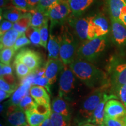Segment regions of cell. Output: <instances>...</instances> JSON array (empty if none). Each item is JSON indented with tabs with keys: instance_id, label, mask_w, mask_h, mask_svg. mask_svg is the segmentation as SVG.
<instances>
[{
	"instance_id": "6da1fadb",
	"label": "cell",
	"mask_w": 126,
	"mask_h": 126,
	"mask_svg": "<svg viewBox=\"0 0 126 126\" xmlns=\"http://www.w3.org/2000/svg\"><path fill=\"white\" fill-rule=\"evenodd\" d=\"M75 77L87 87L96 89L106 85L105 74L90 62L78 58L70 64Z\"/></svg>"
},
{
	"instance_id": "7a4b0ae2",
	"label": "cell",
	"mask_w": 126,
	"mask_h": 126,
	"mask_svg": "<svg viewBox=\"0 0 126 126\" xmlns=\"http://www.w3.org/2000/svg\"><path fill=\"white\" fill-rule=\"evenodd\" d=\"M105 87L94 89L82 100L79 105L76 123H90L92 115L105 95Z\"/></svg>"
},
{
	"instance_id": "3957f363",
	"label": "cell",
	"mask_w": 126,
	"mask_h": 126,
	"mask_svg": "<svg viewBox=\"0 0 126 126\" xmlns=\"http://www.w3.org/2000/svg\"><path fill=\"white\" fill-rule=\"evenodd\" d=\"M75 77L71 69L64 64L60 75L59 96L67 102L74 101L77 97L78 88Z\"/></svg>"
},
{
	"instance_id": "277c9868",
	"label": "cell",
	"mask_w": 126,
	"mask_h": 126,
	"mask_svg": "<svg viewBox=\"0 0 126 126\" xmlns=\"http://www.w3.org/2000/svg\"><path fill=\"white\" fill-rule=\"evenodd\" d=\"M107 42L106 36H104L85 42L77 50L78 58L89 62L95 60L104 51Z\"/></svg>"
},
{
	"instance_id": "5b68a950",
	"label": "cell",
	"mask_w": 126,
	"mask_h": 126,
	"mask_svg": "<svg viewBox=\"0 0 126 126\" xmlns=\"http://www.w3.org/2000/svg\"><path fill=\"white\" fill-rule=\"evenodd\" d=\"M60 58L65 65L70 64L75 60L78 43L68 31H65L61 36Z\"/></svg>"
},
{
	"instance_id": "8992f818",
	"label": "cell",
	"mask_w": 126,
	"mask_h": 126,
	"mask_svg": "<svg viewBox=\"0 0 126 126\" xmlns=\"http://www.w3.org/2000/svg\"><path fill=\"white\" fill-rule=\"evenodd\" d=\"M71 13L68 0H63L59 4L48 11L46 15L50 20V30L57 25H61L65 22L68 16Z\"/></svg>"
},
{
	"instance_id": "52a82bcc",
	"label": "cell",
	"mask_w": 126,
	"mask_h": 126,
	"mask_svg": "<svg viewBox=\"0 0 126 126\" xmlns=\"http://www.w3.org/2000/svg\"><path fill=\"white\" fill-rule=\"evenodd\" d=\"M109 32L108 20L103 16L94 15L89 17L88 40L106 36Z\"/></svg>"
},
{
	"instance_id": "ba28073f",
	"label": "cell",
	"mask_w": 126,
	"mask_h": 126,
	"mask_svg": "<svg viewBox=\"0 0 126 126\" xmlns=\"http://www.w3.org/2000/svg\"><path fill=\"white\" fill-rule=\"evenodd\" d=\"M15 60L27 65L32 72L36 71L40 68L42 63L40 53L27 48L20 50L16 55Z\"/></svg>"
},
{
	"instance_id": "9c48e42d",
	"label": "cell",
	"mask_w": 126,
	"mask_h": 126,
	"mask_svg": "<svg viewBox=\"0 0 126 126\" xmlns=\"http://www.w3.org/2000/svg\"><path fill=\"white\" fill-rule=\"evenodd\" d=\"M6 111L7 126H25L28 124L26 114L23 110L18 106H9L5 102Z\"/></svg>"
},
{
	"instance_id": "30bf717a",
	"label": "cell",
	"mask_w": 126,
	"mask_h": 126,
	"mask_svg": "<svg viewBox=\"0 0 126 126\" xmlns=\"http://www.w3.org/2000/svg\"><path fill=\"white\" fill-rule=\"evenodd\" d=\"M64 64L60 59H49L45 64V76L49 80L52 85L56 82L58 74L64 68Z\"/></svg>"
},
{
	"instance_id": "8fae6325",
	"label": "cell",
	"mask_w": 126,
	"mask_h": 126,
	"mask_svg": "<svg viewBox=\"0 0 126 126\" xmlns=\"http://www.w3.org/2000/svg\"><path fill=\"white\" fill-rule=\"evenodd\" d=\"M117 99H118L117 96H116L115 94H108L106 93H105L103 99L100 102V103L99 104L96 109L94 110L90 123L94 124H96V125L103 126L104 118H105V109L106 104L109 100Z\"/></svg>"
},
{
	"instance_id": "7c38bea8",
	"label": "cell",
	"mask_w": 126,
	"mask_h": 126,
	"mask_svg": "<svg viewBox=\"0 0 126 126\" xmlns=\"http://www.w3.org/2000/svg\"><path fill=\"white\" fill-rule=\"evenodd\" d=\"M105 112V116L117 119L126 116V108L122 102L116 99H111L106 104Z\"/></svg>"
},
{
	"instance_id": "4fadbf2b",
	"label": "cell",
	"mask_w": 126,
	"mask_h": 126,
	"mask_svg": "<svg viewBox=\"0 0 126 126\" xmlns=\"http://www.w3.org/2000/svg\"><path fill=\"white\" fill-rule=\"evenodd\" d=\"M89 23V17L78 18L74 17L69 20V24L74 30V32L81 40L88 39V28Z\"/></svg>"
},
{
	"instance_id": "5bb4252c",
	"label": "cell",
	"mask_w": 126,
	"mask_h": 126,
	"mask_svg": "<svg viewBox=\"0 0 126 126\" xmlns=\"http://www.w3.org/2000/svg\"><path fill=\"white\" fill-rule=\"evenodd\" d=\"M111 34L115 43L119 46L126 45V27L119 20H111Z\"/></svg>"
},
{
	"instance_id": "9a60e30c",
	"label": "cell",
	"mask_w": 126,
	"mask_h": 126,
	"mask_svg": "<svg viewBox=\"0 0 126 126\" xmlns=\"http://www.w3.org/2000/svg\"><path fill=\"white\" fill-rule=\"evenodd\" d=\"M95 0H68L72 15L74 17L80 16Z\"/></svg>"
},
{
	"instance_id": "2e32d148",
	"label": "cell",
	"mask_w": 126,
	"mask_h": 126,
	"mask_svg": "<svg viewBox=\"0 0 126 126\" xmlns=\"http://www.w3.org/2000/svg\"><path fill=\"white\" fill-rule=\"evenodd\" d=\"M52 111L58 113L64 117L71 119V109L69 106L67 101L63 99L62 97L59 96L55 97L51 103Z\"/></svg>"
},
{
	"instance_id": "e0dca14e",
	"label": "cell",
	"mask_w": 126,
	"mask_h": 126,
	"mask_svg": "<svg viewBox=\"0 0 126 126\" xmlns=\"http://www.w3.org/2000/svg\"><path fill=\"white\" fill-rule=\"evenodd\" d=\"M30 94L37 103L50 105L49 94L47 92L45 88L38 85L31 86Z\"/></svg>"
},
{
	"instance_id": "ac0fdd59",
	"label": "cell",
	"mask_w": 126,
	"mask_h": 126,
	"mask_svg": "<svg viewBox=\"0 0 126 126\" xmlns=\"http://www.w3.org/2000/svg\"><path fill=\"white\" fill-rule=\"evenodd\" d=\"M30 83H21L16 91L12 94V96L9 101L6 102L9 106H18L19 103L25 96L28 95L31 88Z\"/></svg>"
},
{
	"instance_id": "d6986e66",
	"label": "cell",
	"mask_w": 126,
	"mask_h": 126,
	"mask_svg": "<svg viewBox=\"0 0 126 126\" xmlns=\"http://www.w3.org/2000/svg\"><path fill=\"white\" fill-rule=\"evenodd\" d=\"M107 5L111 20H119L122 10L126 5V0H107Z\"/></svg>"
},
{
	"instance_id": "ffe728a7",
	"label": "cell",
	"mask_w": 126,
	"mask_h": 126,
	"mask_svg": "<svg viewBox=\"0 0 126 126\" xmlns=\"http://www.w3.org/2000/svg\"><path fill=\"white\" fill-rule=\"evenodd\" d=\"M61 37H57L51 34L50 31L49 40L47 46L49 59H58L60 57V49Z\"/></svg>"
},
{
	"instance_id": "44dd1931",
	"label": "cell",
	"mask_w": 126,
	"mask_h": 126,
	"mask_svg": "<svg viewBox=\"0 0 126 126\" xmlns=\"http://www.w3.org/2000/svg\"><path fill=\"white\" fill-rule=\"evenodd\" d=\"M113 82L117 91L121 86L126 84V63L120 64L115 68L113 75Z\"/></svg>"
},
{
	"instance_id": "7402d4cb",
	"label": "cell",
	"mask_w": 126,
	"mask_h": 126,
	"mask_svg": "<svg viewBox=\"0 0 126 126\" xmlns=\"http://www.w3.org/2000/svg\"><path fill=\"white\" fill-rule=\"evenodd\" d=\"M21 34V33L14 28L7 32L5 33L1 36V50L8 47H13L17 39Z\"/></svg>"
},
{
	"instance_id": "603a6c76",
	"label": "cell",
	"mask_w": 126,
	"mask_h": 126,
	"mask_svg": "<svg viewBox=\"0 0 126 126\" xmlns=\"http://www.w3.org/2000/svg\"><path fill=\"white\" fill-rule=\"evenodd\" d=\"M25 114L28 123L31 126H40L44 121L50 117V115L40 114L33 110L26 111Z\"/></svg>"
},
{
	"instance_id": "cb8c5ba5",
	"label": "cell",
	"mask_w": 126,
	"mask_h": 126,
	"mask_svg": "<svg viewBox=\"0 0 126 126\" xmlns=\"http://www.w3.org/2000/svg\"><path fill=\"white\" fill-rule=\"evenodd\" d=\"M32 13L31 12H24L22 18L17 22L14 23L13 28L18 31L20 33H25L28 28L31 26Z\"/></svg>"
},
{
	"instance_id": "d4e9b609",
	"label": "cell",
	"mask_w": 126,
	"mask_h": 126,
	"mask_svg": "<svg viewBox=\"0 0 126 126\" xmlns=\"http://www.w3.org/2000/svg\"><path fill=\"white\" fill-rule=\"evenodd\" d=\"M32 13L31 26L35 28L39 29L49 18L46 14L42 13L39 11L33 9L30 11Z\"/></svg>"
},
{
	"instance_id": "484cf974",
	"label": "cell",
	"mask_w": 126,
	"mask_h": 126,
	"mask_svg": "<svg viewBox=\"0 0 126 126\" xmlns=\"http://www.w3.org/2000/svg\"><path fill=\"white\" fill-rule=\"evenodd\" d=\"M14 66L17 76L20 79H23L31 73L33 72L27 65L16 60H14Z\"/></svg>"
},
{
	"instance_id": "4316f807",
	"label": "cell",
	"mask_w": 126,
	"mask_h": 126,
	"mask_svg": "<svg viewBox=\"0 0 126 126\" xmlns=\"http://www.w3.org/2000/svg\"><path fill=\"white\" fill-rule=\"evenodd\" d=\"M62 1L63 0H40L36 9L46 15L50 9Z\"/></svg>"
},
{
	"instance_id": "83f0119b",
	"label": "cell",
	"mask_w": 126,
	"mask_h": 126,
	"mask_svg": "<svg viewBox=\"0 0 126 126\" xmlns=\"http://www.w3.org/2000/svg\"><path fill=\"white\" fill-rule=\"evenodd\" d=\"M23 14L24 12L16 8L9 9L3 12L2 16L6 20L14 23L17 22L22 18Z\"/></svg>"
},
{
	"instance_id": "f1b7e54d",
	"label": "cell",
	"mask_w": 126,
	"mask_h": 126,
	"mask_svg": "<svg viewBox=\"0 0 126 126\" xmlns=\"http://www.w3.org/2000/svg\"><path fill=\"white\" fill-rule=\"evenodd\" d=\"M50 119L53 126H71V119L52 111Z\"/></svg>"
},
{
	"instance_id": "f546056e",
	"label": "cell",
	"mask_w": 126,
	"mask_h": 126,
	"mask_svg": "<svg viewBox=\"0 0 126 126\" xmlns=\"http://www.w3.org/2000/svg\"><path fill=\"white\" fill-rule=\"evenodd\" d=\"M15 52L13 47H8L1 49L0 54L1 63L5 64H10L11 61Z\"/></svg>"
},
{
	"instance_id": "4dcf8cb0",
	"label": "cell",
	"mask_w": 126,
	"mask_h": 126,
	"mask_svg": "<svg viewBox=\"0 0 126 126\" xmlns=\"http://www.w3.org/2000/svg\"><path fill=\"white\" fill-rule=\"evenodd\" d=\"M36 104V102L32 97L29 95H26L22 99L18 107L25 112L28 110L32 109L35 106Z\"/></svg>"
},
{
	"instance_id": "1f68e13d",
	"label": "cell",
	"mask_w": 126,
	"mask_h": 126,
	"mask_svg": "<svg viewBox=\"0 0 126 126\" xmlns=\"http://www.w3.org/2000/svg\"><path fill=\"white\" fill-rule=\"evenodd\" d=\"M103 126H126V115L117 119L105 116Z\"/></svg>"
},
{
	"instance_id": "d6a6232c",
	"label": "cell",
	"mask_w": 126,
	"mask_h": 126,
	"mask_svg": "<svg viewBox=\"0 0 126 126\" xmlns=\"http://www.w3.org/2000/svg\"><path fill=\"white\" fill-rule=\"evenodd\" d=\"M11 2L12 5L15 8L23 12H29L34 9L30 6L28 0H11Z\"/></svg>"
},
{
	"instance_id": "836d02e7",
	"label": "cell",
	"mask_w": 126,
	"mask_h": 126,
	"mask_svg": "<svg viewBox=\"0 0 126 126\" xmlns=\"http://www.w3.org/2000/svg\"><path fill=\"white\" fill-rule=\"evenodd\" d=\"M48 21L47 20L41 27L39 28L41 40H42V46L45 49H47V42L48 38Z\"/></svg>"
},
{
	"instance_id": "e575fe53",
	"label": "cell",
	"mask_w": 126,
	"mask_h": 126,
	"mask_svg": "<svg viewBox=\"0 0 126 126\" xmlns=\"http://www.w3.org/2000/svg\"><path fill=\"white\" fill-rule=\"evenodd\" d=\"M34 73V72H33ZM33 85H38L43 86L47 89V91L50 93V94H51V85L49 82V80L45 75L40 77H34V81L33 82Z\"/></svg>"
},
{
	"instance_id": "d590c367",
	"label": "cell",
	"mask_w": 126,
	"mask_h": 126,
	"mask_svg": "<svg viewBox=\"0 0 126 126\" xmlns=\"http://www.w3.org/2000/svg\"><path fill=\"white\" fill-rule=\"evenodd\" d=\"M30 43H31V41L28 38V37L26 36L25 33H23L22 34L19 36V37L17 39L13 48H14L15 51H17L18 50L20 49V48H22L24 46L29 45Z\"/></svg>"
},
{
	"instance_id": "8d00e7d4",
	"label": "cell",
	"mask_w": 126,
	"mask_h": 126,
	"mask_svg": "<svg viewBox=\"0 0 126 126\" xmlns=\"http://www.w3.org/2000/svg\"><path fill=\"white\" fill-rule=\"evenodd\" d=\"M29 40L31 43L35 46H42V40H41L40 31L38 28H34V31L29 36Z\"/></svg>"
},
{
	"instance_id": "74e56055",
	"label": "cell",
	"mask_w": 126,
	"mask_h": 126,
	"mask_svg": "<svg viewBox=\"0 0 126 126\" xmlns=\"http://www.w3.org/2000/svg\"><path fill=\"white\" fill-rule=\"evenodd\" d=\"M0 88H1V90H3L11 94H13L16 91V89L18 88L17 86L9 84L1 78L0 79Z\"/></svg>"
},
{
	"instance_id": "f35d334b",
	"label": "cell",
	"mask_w": 126,
	"mask_h": 126,
	"mask_svg": "<svg viewBox=\"0 0 126 126\" xmlns=\"http://www.w3.org/2000/svg\"><path fill=\"white\" fill-rule=\"evenodd\" d=\"M14 23L9 20L4 19L1 20V26H0V36H2L7 32L13 28Z\"/></svg>"
},
{
	"instance_id": "ab89813d",
	"label": "cell",
	"mask_w": 126,
	"mask_h": 126,
	"mask_svg": "<svg viewBox=\"0 0 126 126\" xmlns=\"http://www.w3.org/2000/svg\"><path fill=\"white\" fill-rule=\"evenodd\" d=\"M12 74V69L10 64H5L1 63L0 65V76Z\"/></svg>"
},
{
	"instance_id": "60d3db41",
	"label": "cell",
	"mask_w": 126,
	"mask_h": 126,
	"mask_svg": "<svg viewBox=\"0 0 126 126\" xmlns=\"http://www.w3.org/2000/svg\"><path fill=\"white\" fill-rule=\"evenodd\" d=\"M117 91L121 101L126 108V84L121 86Z\"/></svg>"
},
{
	"instance_id": "b9f144b4",
	"label": "cell",
	"mask_w": 126,
	"mask_h": 126,
	"mask_svg": "<svg viewBox=\"0 0 126 126\" xmlns=\"http://www.w3.org/2000/svg\"><path fill=\"white\" fill-rule=\"evenodd\" d=\"M1 78L4 79L5 81H6L7 82L9 83V84L17 86L16 84V80L13 74L4 75V76L1 77Z\"/></svg>"
},
{
	"instance_id": "7bdbcfd3",
	"label": "cell",
	"mask_w": 126,
	"mask_h": 126,
	"mask_svg": "<svg viewBox=\"0 0 126 126\" xmlns=\"http://www.w3.org/2000/svg\"><path fill=\"white\" fill-rule=\"evenodd\" d=\"M121 23H123L126 27V5L124 7L121 12L119 20Z\"/></svg>"
},
{
	"instance_id": "ee69618b",
	"label": "cell",
	"mask_w": 126,
	"mask_h": 126,
	"mask_svg": "<svg viewBox=\"0 0 126 126\" xmlns=\"http://www.w3.org/2000/svg\"><path fill=\"white\" fill-rule=\"evenodd\" d=\"M11 94H9L8 92H5V91L1 89L0 90V100H1V102H2L4 100L10 97Z\"/></svg>"
},
{
	"instance_id": "f6af8a7d",
	"label": "cell",
	"mask_w": 126,
	"mask_h": 126,
	"mask_svg": "<svg viewBox=\"0 0 126 126\" xmlns=\"http://www.w3.org/2000/svg\"><path fill=\"white\" fill-rule=\"evenodd\" d=\"M39 1L40 0H28V2L30 5V6H31L33 8L36 9V8L37 7V5H38Z\"/></svg>"
},
{
	"instance_id": "bcb514c9",
	"label": "cell",
	"mask_w": 126,
	"mask_h": 126,
	"mask_svg": "<svg viewBox=\"0 0 126 126\" xmlns=\"http://www.w3.org/2000/svg\"><path fill=\"white\" fill-rule=\"evenodd\" d=\"M75 126H102L99 125H96L89 122H85V123H76Z\"/></svg>"
},
{
	"instance_id": "7dc6e473",
	"label": "cell",
	"mask_w": 126,
	"mask_h": 126,
	"mask_svg": "<svg viewBox=\"0 0 126 126\" xmlns=\"http://www.w3.org/2000/svg\"><path fill=\"white\" fill-rule=\"evenodd\" d=\"M40 126H53V124H52L51 120H50L49 117L48 118V119H47L46 120L44 121V122L40 124Z\"/></svg>"
},
{
	"instance_id": "c3c4849f",
	"label": "cell",
	"mask_w": 126,
	"mask_h": 126,
	"mask_svg": "<svg viewBox=\"0 0 126 126\" xmlns=\"http://www.w3.org/2000/svg\"><path fill=\"white\" fill-rule=\"evenodd\" d=\"M8 1V0H0V1H1V3H0V4H1L0 5V6H1V11H2V9L4 8L5 6L7 4Z\"/></svg>"
},
{
	"instance_id": "681fc988",
	"label": "cell",
	"mask_w": 126,
	"mask_h": 126,
	"mask_svg": "<svg viewBox=\"0 0 126 126\" xmlns=\"http://www.w3.org/2000/svg\"><path fill=\"white\" fill-rule=\"evenodd\" d=\"M30 126V125H29V124H27V125H26V126Z\"/></svg>"
},
{
	"instance_id": "f907efd6",
	"label": "cell",
	"mask_w": 126,
	"mask_h": 126,
	"mask_svg": "<svg viewBox=\"0 0 126 126\" xmlns=\"http://www.w3.org/2000/svg\"></svg>"
}]
</instances>
